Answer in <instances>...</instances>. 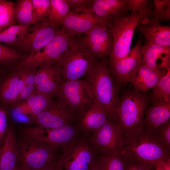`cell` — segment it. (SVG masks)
<instances>
[{"label":"cell","mask_w":170,"mask_h":170,"mask_svg":"<svg viewBox=\"0 0 170 170\" xmlns=\"http://www.w3.org/2000/svg\"><path fill=\"white\" fill-rule=\"evenodd\" d=\"M109 65L106 58L98 61L86 74L85 80L91 88L94 102L104 109L110 120L116 122V112L120 99Z\"/></svg>","instance_id":"1"},{"label":"cell","mask_w":170,"mask_h":170,"mask_svg":"<svg viewBox=\"0 0 170 170\" xmlns=\"http://www.w3.org/2000/svg\"><path fill=\"white\" fill-rule=\"evenodd\" d=\"M123 151L130 159L153 167L157 163L170 159L166 150L153 134L143 128L124 138Z\"/></svg>","instance_id":"2"},{"label":"cell","mask_w":170,"mask_h":170,"mask_svg":"<svg viewBox=\"0 0 170 170\" xmlns=\"http://www.w3.org/2000/svg\"><path fill=\"white\" fill-rule=\"evenodd\" d=\"M148 104L146 95L135 89L125 93L120 99L116 110V120L123 138L143 128Z\"/></svg>","instance_id":"3"},{"label":"cell","mask_w":170,"mask_h":170,"mask_svg":"<svg viewBox=\"0 0 170 170\" xmlns=\"http://www.w3.org/2000/svg\"><path fill=\"white\" fill-rule=\"evenodd\" d=\"M82 39L73 38L66 51L57 62L64 80H78L86 74L98 62Z\"/></svg>","instance_id":"4"},{"label":"cell","mask_w":170,"mask_h":170,"mask_svg":"<svg viewBox=\"0 0 170 170\" xmlns=\"http://www.w3.org/2000/svg\"><path fill=\"white\" fill-rule=\"evenodd\" d=\"M150 16L144 14L128 16L114 20L109 24L113 40L109 64L116 62L129 55L134 31L139 23L149 19Z\"/></svg>","instance_id":"5"},{"label":"cell","mask_w":170,"mask_h":170,"mask_svg":"<svg viewBox=\"0 0 170 170\" xmlns=\"http://www.w3.org/2000/svg\"><path fill=\"white\" fill-rule=\"evenodd\" d=\"M98 152L85 139H74L63 147L59 158L64 170H90L99 156Z\"/></svg>","instance_id":"6"},{"label":"cell","mask_w":170,"mask_h":170,"mask_svg":"<svg viewBox=\"0 0 170 170\" xmlns=\"http://www.w3.org/2000/svg\"><path fill=\"white\" fill-rule=\"evenodd\" d=\"M73 38L62 28L43 49L27 55L16 67L37 70L56 62L68 48Z\"/></svg>","instance_id":"7"},{"label":"cell","mask_w":170,"mask_h":170,"mask_svg":"<svg viewBox=\"0 0 170 170\" xmlns=\"http://www.w3.org/2000/svg\"><path fill=\"white\" fill-rule=\"evenodd\" d=\"M24 136L18 143L20 164L31 170H40L59 157L55 149L30 136Z\"/></svg>","instance_id":"8"},{"label":"cell","mask_w":170,"mask_h":170,"mask_svg":"<svg viewBox=\"0 0 170 170\" xmlns=\"http://www.w3.org/2000/svg\"><path fill=\"white\" fill-rule=\"evenodd\" d=\"M57 96L58 100L77 115L94 101L91 88L85 80H64Z\"/></svg>","instance_id":"9"},{"label":"cell","mask_w":170,"mask_h":170,"mask_svg":"<svg viewBox=\"0 0 170 170\" xmlns=\"http://www.w3.org/2000/svg\"><path fill=\"white\" fill-rule=\"evenodd\" d=\"M47 19L29 27L26 33L19 39L14 48L28 55L40 51L54 37L58 31Z\"/></svg>","instance_id":"10"},{"label":"cell","mask_w":170,"mask_h":170,"mask_svg":"<svg viewBox=\"0 0 170 170\" xmlns=\"http://www.w3.org/2000/svg\"><path fill=\"white\" fill-rule=\"evenodd\" d=\"M91 143L100 153L122 151L124 142L117 123L110 120L93 132Z\"/></svg>","instance_id":"11"},{"label":"cell","mask_w":170,"mask_h":170,"mask_svg":"<svg viewBox=\"0 0 170 170\" xmlns=\"http://www.w3.org/2000/svg\"><path fill=\"white\" fill-rule=\"evenodd\" d=\"M23 133L55 149L74 139L77 129L71 124L54 129L30 126L25 128Z\"/></svg>","instance_id":"12"},{"label":"cell","mask_w":170,"mask_h":170,"mask_svg":"<svg viewBox=\"0 0 170 170\" xmlns=\"http://www.w3.org/2000/svg\"><path fill=\"white\" fill-rule=\"evenodd\" d=\"M76 115L57 99L33 119L37 126L54 129L71 124Z\"/></svg>","instance_id":"13"},{"label":"cell","mask_w":170,"mask_h":170,"mask_svg":"<svg viewBox=\"0 0 170 170\" xmlns=\"http://www.w3.org/2000/svg\"><path fill=\"white\" fill-rule=\"evenodd\" d=\"M97 25L82 39L90 53L96 58L102 59L110 56L113 47V40L109 24Z\"/></svg>","instance_id":"14"},{"label":"cell","mask_w":170,"mask_h":170,"mask_svg":"<svg viewBox=\"0 0 170 170\" xmlns=\"http://www.w3.org/2000/svg\"><path fill=\"white\" fill-rule=\"evenodd\" d=\"M63 80L61 68L57 62L42 67L36 70L34 93L51 98L57 96Z\"/></svg>","instance_id":"15"},{"label":"cell","mask_w":170,"mask_h":170,"mask_svg":"<svg viewBox=\"0 0 170 170\" xmlns=\"http://www.w3.org/2000/svg\"><path fill=\"white\" fill-rule=\"evenodd\" d=\"M142 42L141 39H139L127 57L116 62L109 64L110 71L117 84L124 85L128 82L130 77L142 64Z\"/></svg>","instance_id":"16"},{"label":"cell","mask_w":170,"mask_h":170,"mask_svg":"<svg viewBox=\"0 0 170 170\" xmlns=\"http://www.w3.org/2000/svg\"><path fill=\"white\" fill-rule=\"evenodd\" d=\"M114 19L98 18L88 12L81 14L70 12L63 20V29L72 38L77 35L86 34L97 24L110 23Z\"/></svg>","instance_id":"17"},{"label":"cell","mask_w":170,"mask_h":170,"mask_svg":"<svg viewBox=\"0 0 170 170\" xmlns=\"http://www.w3.org/2000/svg\"><path fill=\"white\" fill-rule=\"evenodd\" d=\"M129 10L128 0H94L80 12H88L98 18L116 20L128 16Z\"/></svg>","instance_id":"18"},{"label":"cell","mask_w":170,"mask_h":170,"mask_svg":"<svg viewBox=\"0 0 170 170\" xmlns=\"http://www.w3.org/2000/svg\"><path fill=\"white\" fill-rule=\"evenodd\" d=\"M142 63L155 70L170 68V47L150 43L145 40L142 45Z\"/></svg>","instance_id":"19"},{"label":"cell","mask_w":170,"mask_h":170,"mask_svg":"<svg viewBox=\"0 0 170 170\" xmlns=\"http://www.w3.org/2000/svg\"><path fill=\"white\" fill-rule=\"evenodd\" d=\"M19 163L15 133L13 129L8 128L0 145V170H14Z\"/></svg>","instance_id":"20"},{"label":"cell","mask_w":170,"mask_h":170,"mask_svg":"<svg viewBox=\"0 0 170 170\" xmlns=\"http://www.w3.org/2000/svg\"><path fill=\"white\" fill-rule=\"evenodd\" d=\"M140 21L136 28L149 42L158 45L170 46V27L161 25L153 19Z\"/></svg>","instance_id":"21"},{"label":"cell","mask_w":170,"mask_h":170,"mask_svg":"<svg viewBox=\"0 0 170 170\" xmlns=\"http://www.w3.org/2000/svg\"><path fill=\"white\" fill-rule=\"evenodd\" d=\"M78 115V127L86 134L94 132L110 120L104 109L94 102Z\"/></svg>","instance_id":"22"},{"label":"cell","mask_w":170,"mask_h":170,"mask_svg":"<svg viewBox=\"0 0 170 170\" xmlns=\"http://www.w3.org/2000/svg\"><path fill=\"white\" fill-rule=\"evenodd\" d=\"M167 70H155L142 63L130 77L128 82L133 85L135 90L145 92L153 88Z\"/></svg>","instance_id":"23"},{"label":"cell","mask_w":170,"mask_h":170,"mask_svg":"<svg viewBox=\"0 0 170 170\" xmlns=\"http://www.w3.org/2000/svg\"><path fill=\"white\" fill-rule=\"evenodd\" d=\"M170 121V103L153 104L147 107L143 122V128L153 133Z\"/></svg>","instance_id":"24"},{"label":"cell","mask_w":170,"mask_h":170,"mask_svg":"<svg viewBox=\"0 0 170 170\" xmlns=\"http://www.w3.org/2000/svg\"><path fill=\"white\" fill-rule=\"evenodd\" d=\"M20 76L18 68L9 74L0 88V100L6 105H15L19 96L18 82Z\"/></svg>","instance_id":"25"},{"label":"cell","mask_w":170,"mask_h":170,"mask_svg":"<svg viewBox=\"0 0 170 170\" xmlns=\"http://www.w3.org/2000/svg\"><path fill=\"white\" fill-rule=\"evenodd\" d=\"M128 158L121 151L101 153L97 163L99 170H126Z\"/></svg>","instance_id":"26"},{"label":"cell","mask_w":170,"mask_h":170,"mask_svg":"<svg viewBox=\"0 0 170 170\" xmlns=\"http://www.w3.org/2000/svg\"><path fill=\"white\" fill-rule=\"evenodd\" d=\"M50 7L47 19L52 25L57 26L62 23L70 12L66 0H50Z\"/></svg>","instance_id":"27"},{"label":"cell","mask_w":170,"mask_h":170,"mask_svg":"<svg viewBox=\"0 0 170 170\" xmlns=\"http://www.w3.org/2000/svg\"><path fill=\"white\" fill-rule=\"evenodd\" d=\"M153 104L170 103V68L153 88Z\"/></svg>","instance_id":"28"},{"label":"cell","mask_w":170,"mask_h":170,"mask_svg":"<svg viewBox=\"0 0 170 170\" xmlns=\"http://www.w3.org/2000/svg\"><path fill=\"white\" fill-rule=\"evenodd\" d=\"M31 0H18L14 7V17L19 25H30L32 18Z\"/></svg>","instance_id":"29"},{"label":"cell","mask_w":170,"mask_h":170,"mask_svg":"<svg viewBox=\"0 0 170 170\" xmlns=\"http://www.w3.org/2000/svg\"><path fill=\"white\" fill-rule=\"evenodd\" d=\"M14 48L0 43V65L9 67L16 66L27 56Z\"/></svg>","instance_id":"30"},{"label":"cell","mask_w":170,"mask_h":170,"mask_svg":"<svg viewBox=\"0 0 170 170\" xmlns=\"http://www.w3.org/2000/svg\"><path fill=\"white\" fill-rule=\"evenodd\" d=\"M15 3L5 0H0V31L14 25V11Z\"/></svg>","instance_id":"31"},{"label":"cell","mask_w":170,"mask_h":170,"mask_svg":"<svg viewBox=\"0 0 170 170\" xmlns=\"http://www.w3.org/2000/svg\"><path fill=\"white\" fill-rule=\"evenodd\" d=\"M32 18L30 25L44 20L48 15L50 7V0H31Z\"/></svg>","instance_id":"32"},{"label":"cell","mask_w":170,"mask_h":170,"mask_svg":"<svg viewBox=\"0 0 170 170\" xmlns=\"http://www.w3.org/2000/svg\"><path fill=\"white\" fill-rule=\"evenodd\" d=\"M154 9L152 15L155 21L160 22L170 19V0H154Z\"/></svg>","instance_id":"33"},{"label":"cell","mask_w":170,"mask_h":170,"mask_svg":"<svg viewBox=\"0 0 170 170\" xmlns=\"http://www.w3.org/2000/svg\"><path fill=\"white\" fill-rule=\"evenodd\" d=\"M129 10L131 11V15L147 14L152 15L150 1L148 0H128Z\"/></svg>","instance_id":"34"},{"label":"cell","mask_w":170,"mask_h":170,"mask_svg":"<svg viewBox=\"0 0 170 170\" xmlns=\"http://www.w3.org/2000/svg\"><path fill=\"white\" fill-rule=\"evenodd\" d=\"M152 133L160 144L170 152V121Z\"/></svg>","instance_id":"35"},{"label":"cell","mask_w":170,"mask_h":170,"mask_svg":"<svg viewBox=\"0 0 170 170\" xmlns=\"http://www.w3.org/2000/svg\"><path fill=\"white\" fill-rule=\"evenodd\" d=\"M52 98L42 94H36L35 100L28 114L32 118L37 116L50 104Z\"/></svg>","instance_id":"36"},{"label":"cell","mask_w":170,"mask_h":170,"mask_svg":"<svg viewBox=\"0 0 170 170\" xmlns=\"http://www.w3.org/2000/svg\"><path fill=\"white\" fill-rule=\"evenodd\" d=\"M66 1L70 8L74 9L75 13H77L89 7L93 2L91 0H66Z\"/></svg>","instance_id":"37"},{"label":"cell","mask_w":170,"mask_h":170,"mask_svg":"<svg viewBox=\"0 0 170 170\" xmlns=\"http://www.w3.org/2000/svg\"><path fill=\"white\" fill-rule=\"evenodd\" d=\"M29 26V25H14L9 26L3 30L19 37L20 39L26 33Z\"/></svg>","instance_id":"38"},{"label":"cell","mask_w":170,"mask_h":170,"mask_svg":"<svg viewBox=\"0 0 170 170\" xmlns=\"http://www.w3.org/2000/svg\"><path fill=\"white\" fill-rule=\"evenodd\" d=\"M19 39V37L15 35L3 30L0 31V42L6 43L7 47H14Z\"/></svg>","instance_id":"39"},{"label":"cell","mask_w":170,"mask_h":170,"mask_svg":"<svg viewBox=\"0 0 170 170\" xmlns=\"http://www.w3.org/2000/svg\"><path fill=\"white\" fill-rule=\"evenodd\" d=\"M128 158L126 170H154L150 165Z\"/></svg>","instance_id":"40"},{"label":"cell","mask_w":170,"mask_h":170,"mask_svg":"<svg viewBox=\"0 0 170 170\" xmlns=\"http://www.w3.org/2000/svg\"><path fill=\"white\" fill-rule=\"evenodd\" d=\"M35 88V84L25 86L20 94L15 105L25 101L34 92Z\"/></svg>","instance_id":"41"},{"label":"cell","mask_w":170,"mask_h":170,"mask_svg":"<svg viewBox=\"0 0 170 170\" xmlns=\"http://www.w3.org/2000/svg\"><path fill=\"white\" fill-rule=\"evenodd\" d=\"M8 129L6 113L0 108V145Z\"/></svg>","instance_id":"42"},{"label":"cell","mask_w":170,"mask_h":170,"mask_svg":"<svg viewBox=\"0 0 170 170\" xmlns=\"http://www.w3.org/2000/svg\"><path fill=\"white\" fill-rule=\"evenodd\" d=\"M40 170H64L59 157Z\"/></svg>","instance_id":"43"},{"label":"cell","mask_w":170,"mask_h":170,"mask_svg":"<svg viewBox=\"0 0 170 170\" xmlns=\"http://www.w3.org/2000/svg\"><path fill=\"white\" fill-rule=\"evenodd\" d=\"M25 68L26 71L25 86L35 84V76L37 70Z\"/></svg>","instance_id":"44"},{"label":"cell","mask_w":170,"mask_h":170,"mask_svg":"<svg viewBox=\"0 0 170 170\" xmlns=\"http://www.w3.org/2000/svg\"><path fill=\"white\" fill-rule=\"evenodd\" d=\"M160 162L163 170H170V159L163 160Z\"/></svg>","instance_id":"45"},{"label":"cell","mask_w":170,"mask_h":170,"mask_svg":"<svg viewBox=\"0 0 170 170\" xmlns=\"http://www.w3.org/2000/svg\"><path fill=\"white\" fill-rule=\"evenodd\" d=\"M14 170H31L24 165L20 164Z\"/></svg>","instance_id":"46"},{"label":"cell","mask_w":170,"mask_h":170,"mask_svg":"<svg viewBox=\"0 0 170 170\" xmlns=\"http://www.w3.org/2000/svg\"><path fill=\"white\" fill-rule=\"evenodd\" d=\"M160 162L155 164L154 167V170H163Z\"/></svg>","instance_id":"47"},{"label":"cell","mask_w":170,"mask_h":170,"mask_svg":"<svg viewBox=\"0 0 170 170\" xmlns=\"http://www.w3.org/2000/svg\"><path fill=\"white\" fill-rule=\"evenodd\" d=\"M90 170H99L97 163V161L95 165Z\"/></svg>","instance_id":"48"},{"label":"cell","mask_w":170,"mask_h":170,"mask_svg":"<svg viewBox=\"0 0 170 170\" xmlns=\"http://www.w3.org/2000/svg\"><path fill=\"white\" fill-rule=\"evenodd\" d=\"M2 75V71L0 69V81L1 79V77Z\"/></svg>","instance_id":"49"}]
</instances>
